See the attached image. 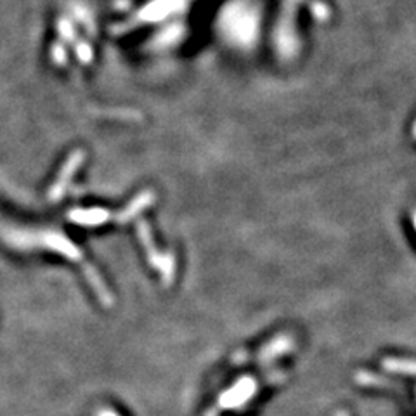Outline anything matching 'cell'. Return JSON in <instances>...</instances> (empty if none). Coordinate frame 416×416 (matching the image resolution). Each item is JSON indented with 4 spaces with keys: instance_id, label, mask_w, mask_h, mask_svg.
I'll list each match as a JSON object with an SVG mask.
<instances>
[{
    "instance_id": "1",
    "label": "cell",
    "mask_w": 416,
    "mask_h": 416,
    "mask_svg": "<svg viewBox=\"0 0 416 416\" xmlns=\"http://www.w3.org/2000/svg\"><path fill=\"white\" fill-rule=\"evenodd\" d=\"M57 33H59L61 40L68 42V44L75 42V38H76L75 28H73L71 21H69V19H67V18L59 19V23H57Z\"/></svg>"
},
{
    "instance_id": "2",
    "label": "cell",
    "mask_w": 416,
    "mask_h": 416,
    "mask_svg": "<svg viewBox=\"0 0 416 416\" xmlns=\"http://www.w3.org/2000/svg\"><path fill=\"white\" fill-rule=\"evenodd\" d=\"M51 59L57 67H64L68 63V52L63 42H54L51 47Z\"/></svg>"
},
{
    "instance_id": "3",
    "label": "cell",
    "mask_w": 416,
    "mask_h": 416,
    "mask_svg": "<svg viewBox=\"0 0 416 416\" xmlns=\"http://www.w3.org/2000/svg\"><path fill=\"white\" fill-rule=\"evenodd\" d=\"M75 52H76V57H79V61L82 64H91L92 63L94 52H92V47L88 45V42H83V40L76 42Z\"/></svg>"
}]
</instances>
